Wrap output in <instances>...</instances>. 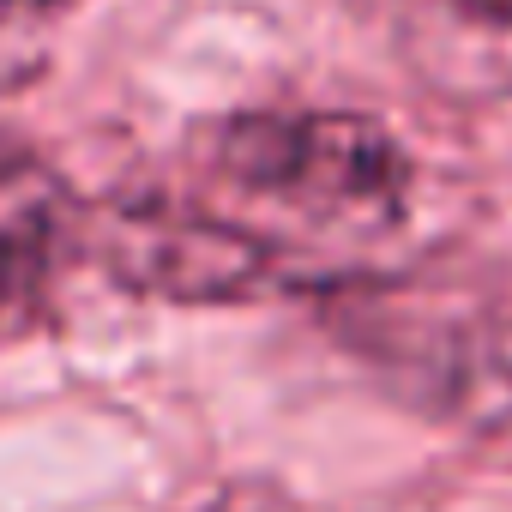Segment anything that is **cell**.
<instances>
[{
	"label": "cell",
	"instance_id": "2",
	"mask_svg": "<svg viewBox=\"0 0 512 512\" xmlns=\"http://www.w3.org/2000/svg\"><path fill=\"white\" fill-rule=\"evenodd\" d=\"M79 229L73 187L25 139L0 133V302L37 296Z\"/></svg>",
	"mask_w": 512,
	"mask_h": 512
},
{
	"label": "cell",
	"instance_id": "4",
	"mask_svg": "<svg viewBox=\"0 0 512 512\" xmlns=\"http://www.w3.org/2000/svg\"><path fill=\"white\" fill-rule=\"evenodd\" d=\"M199 512H302V506H290V500H278V494H266V488H229V494H217V500L199 506Z\"/></svg>",
	"mask_w": 512,
	"mask_h": 512
},
{
	"label": "cell",
	"instance_id": "3",
	"mask_svg": "<svg viewBox=\"0 0 512 512\" xmlns=\"http://www.w3.org/2000/svg\"><path fill=\"white\" fill-rule=\"evenodd\" d=\"M446 19L482 85H512V0H446Z\"/></svg>",
	"mask_w": 512,
	"mask_h": 512
},
{
	"label": "cell",
	"instance_id": "1",
	"mask_svg": "<svg viewBox=\"0 0 512 512\" xmlns=\"http://www.w3.org/2000/svg\"><path fill=\"white\" fill-rule=\"evenodd\" d=\"M272 278L338 266L404 229L410 157L350 109H241L205 127L169 181Z\"/></svg>",
	"mask_w": 512,
	"mask_h": 512
},
{
	"label": "cell",
	"instance_id": "5",
	"mask_svg": "<svg viewBox=\"0 0 512 512\" xmlns=\"http://www.w3.org/2000/svg\"><path fill=\"white\" fill-rule=\"evenodd\" d=\"M61 7H79V0H0V13H61Z\"/></svg>",
	"mask_w": 512,
	"mask_h": 512
}]
</instances>
